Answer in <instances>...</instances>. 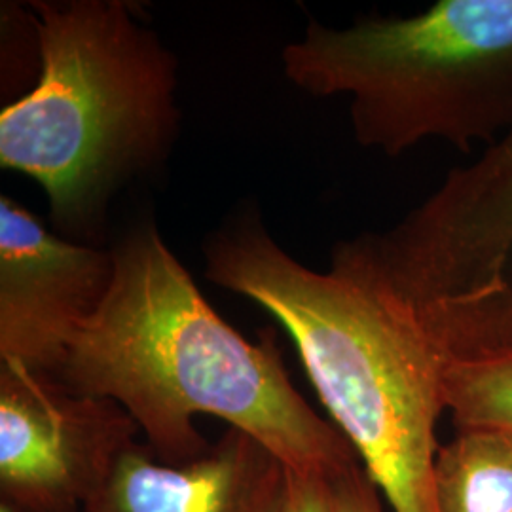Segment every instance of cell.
I'll use <instances>...</instances> for the list:
<instances>
[{
  "label": "cell",
  "instance_id": "obj_8",
  "mask_svg": "<svg viewBox=\"0 0 512 512\" xmlns=\"http://www.w3.org/2000/svg\"><path fill=\"white\" fill-rule=\"evenodd\" d=\"M287 467L238 429L186 465H165L135 444L82 512H272Z\"/></svg>",
  "mask_w": 512,
  "mask_h": 512
},
{
  "label": "cell",
  "instance_id": "obj_6",
  "mask_svg": "<svg viewBox=\"0 0 512 512\" xmlns=\"http://www.w3.org/2000/svg\"><path fill=\"white\" fill-rule=\"evenodd\" d=\"M137 433L120 404L0 363V503L12 511L82 512Z\"/></svg>",
  "mask_w": 512,
  "mask_h": 512
},
{
  "label": "cell",
  "instance_id": "obj_1",
  "mask_svg": "<svg viewBox=\"0 0 512 512\" xmlns=\"http://www.w3.org/2000/svg\"><path fill=\"white\" fill-rule=\"evenodd\" d=\"M110 253L109 294L74 330L50 376L120 404L165 465L209 454L194 423L200 414L228 421L291 471L336 478L361 463L340 429L296 391L274 330L253 344L228 325L154 219L131 224Z\"/></svg>",
  "mask_w": 512,
  "mask_h": 512
},
{
  "label": "cell",
  "instance_id": "obj_13",
  "mask_svg": "<svg viewBox=\"0 0 512 512\" xmlns=\"http://www.w3.org/2000/svg\"><path fill=\"white\" fill-rule=\"evenodd\" d=\"M0 512H16V511H12V509H10V507H6V505H2V503H0Z\"/></svg>",
  "mask_w": 512,
  "mask_h": 512
},
{
  "label": "cell",
  "instance_id": "obj_9",
  "mask_svg": "<svg viewBox=\"0 0 512 512\" xmlns=\"http://www.w3.org/2000/svg\"><path fill=\"white\" fill-rule=\"evenodd\" d=\"M437 512H512V433L459 429L440 444L433 471Z\"/></svg>",
  "mask_w": 512,
  "mask_h": 512
},
{
  "label": "cell",
  "instance_id": "obj_7",
  "mask_svg": "<svg viewBox=\"0 0 512 512\" xmlns=\"http://www.w3.org/2000/svg\"><path fill=\"white\" fill-rule=\"evenodd\" d=\"M110 249L50 232L0 196V363L52 374L74 334L109 294Z\"/></svg>",
  "mask_w": 512,
  "mask_h": 512
},
{
  "label": "cell",
  "instance_id": "obj_3",
  "mask_svg": "<svg viewBox=\"0 0 512 512\" xmlns=\"http://www.w3.org/2000/svg\"><path fill=\"white\" fill-rule=\"evenodd\" d=\"M37 86L0 112V165L35 179L61 232L90 238L179 129L177 57L126 0H35Z\"/></svg>",
  "mask_w": 512,
  "mask_h": 512
},
{
  "label": "cell",
  "instance_id": "obj_11",
  "mask_svg": "<svg viewBox=\"0 0 512 512\" xmlns=\"http://www.w3.org/2000/svg\"><path fill=\"white\" fill-rule=\"evenodd\" d=\"M272 512H338L332 478L321 473H298L287 469Z\"/></svg>",
  "mask_w": 512,
  "mask_h": 512
},
{
  "label": "cell",
  "instance_id": "obj_5",
  "mask_svg": "<svg viewBox=\"0 0 512 512\" xmlns=\"http://www.w3.org/2000/svg\"><path fill=\"white\" fill-rule=\"evenodd\" d=\"M332 258L406 311L446 361L512 357V128L387 232Z\"/></svg>",
  "mask_w": 512,
  "mask_h": 512
},
{
  "label": "cell",
  "instance_id": "obj_2",
  "mask_svg": "<svg viewBox=\"0 0 512 512\" xmlns=\"http://www.w3.org/2000/svg\"><path fill=\"white\" fill-rule=\"evenodd\" d=\"M203 256L211 283L289 332L332 423L393 512H437L446 359L418 323L346 270L323 274L294 260L251 209L211 234Z\"/></svg>",
  "mask_w": 512,
  "mask_h": 512
},
{
  "label": "cell",
  "instance_id": "obj_4",
  "mask_svg": "<svg viewBox=\"0 0 512 512\" xmlns=\"http://www.w3.org/2000/svg\"><path fill=\"white\" fill-rule=\"evenodd\" d=\"M281 59L296 88L348 95L355 141L391 158L429 139L488 148L512 128V0H439L344 29L310 21Z\"/></svg>",
  "mask_w": 512,
  "mask_h": 512
},
{
  "label": "cell",
  "instance_id": "obj_10",
  "mask_svg": "<svg viewBox=\"0 0 512 512\" xmlns=\"http://www.w3.org/2000/svg\"><path fill=\"white\" fill-rule=\"evenodd\" d=\"M444 401L458 431L484 427L512 433V357L448 361Z\"/></svg>",
  "mask_w": 512,
  "mask_h": 512
},
{
  "label": "cell",
  "instance_id": "obj_12",
  "mask_svg": "<svg viewBox=\"0 0 512 512\" xmlns=\"http://www.w3.org/2000/svg\"><path fill=\"white\" fill-rule=\"evenodd\" d=\"M332 486L338 512H384L380 490L361 463L332 478Z\"/></svg>",
  "mask_w": 512,
  "mask_h": 512
}]
</instances>
